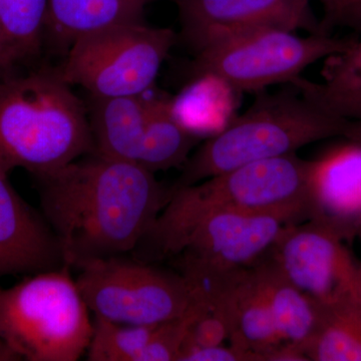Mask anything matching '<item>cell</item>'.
<instances>
[{"instance_id":"cell-1","label":"cell","mask_w":361,"mask_h":361,"mask_svg":"<svg viewBox=\"0 0 361 361\" xmlns=\"http://www.w3.org/2000/svg\"><path fill=\"white\" fill-rule=\"evenodd\" d=\"M35 180L42 216L71 269L132 253L170 196L147 169L94 152Z\"/></svg>"},{"instance_id":"cell-2","label":"cell","mask_w":361,"mask_h":361,"mask_svg":"<svg viewBox=\"0 0 361 361\" xmlns=\"http://www.w3.org/2000/svg\"><path fill=\"white\" fill-rule=\"evenodd\" d=\"M59 70L0 78V172L51 174L94 152L87 109Z\"/></svg>"},{"instance_id":"cell-3","label":"cell","mask_w":361,"mask_h":361,"mask_svg":"<svg viewBox=\"0 0 361 361\" xmlns=\"http://www.w3.org/2000/svg\"><path fill=\"white\" fill-rule=\"evenodd\" d=\"M331 137L361 141V123L325 110L300 94L264 96L190 156L170 191Z\"/></svg>"},{"instance_id":"cell-4","label":"cell","mask_w":361,"mask_h":361,"mask_svg":"<svg viewBox=\"0 0 361 361\" xmlns=\"http://www.w3.org/2000/svg\"><path fill=\"white\" fill-rule=\"evenodd\" d=\"M285 225L271 216L194 205L173 194L132 256L242 269L267 253Z\"/></svg>"},{"instance_id":"cell-5","label":"cell","mask_w":361,"mask_h":361,"mask_svg":"<svg viewBox=\"0 0 361 361\" xmlns=\"http://www.w3.org/2000/svg\"><path fill=\"white\" fill-rule=\"evenodd\" d=\"M71 270L65 265L0 287V336L21 360L75 361L87 353L94 322Z\"/></svg>"},{"instance_id":"cell-6","label":"cell","mask_w":361,"mask_h":361,"mask_svg":"<svg viewBox=\"0 0 361 361\" xmlns=\"http://www.w3.org/2000/svg\"><path fill=\"white\" fill-rule=\"evenodd\" d=\"M351 42L329 33L299 37L284 28H257L199 49L192 73L196 78H216L240 92H259L271 85L291 84L308 66L341 54Z\"/></svg>"},{"instance_id":"cell-7","label":"cell","mask_w":361,"mask_h":361,"mask_svg":"<svg viewBox=\"0 0 361 361\" xmlns=\"http://www.w3.org/2000/svg\"><path fill=\"white\" fill-rule=\"evenodd\" d=\"M175 42L170 28L118 25L77 40L59 71L92 97L139 96L155 84Z\"/></svg>"},{"instance_id":"cell-8","label":"cell","mask_w":361,"mask_h":361,"mask_svg":"<svg viewBox=\"0 0 361 361\" xmlns=\"http://www.w3.org/2000/svg\"><path fill=\"white\" fill-rule=\"evenodd\" d=\"M78 289L94 316L130 325L161 324L184 315L191 291L179 272L127 255L78 268Z\"/></svg>"},{"instance_id":"cell-9","label":"cell","mask_w":361,"mask_h":361,"mask_svg":"<svg viewBox=\"0 0 361 361\" xmlns=\"http://www.w3.org/2000/svg\"><path fill=\"white\" fill-rule=\"evenodd\" d=\"M313 161L296 153L251 161L198 184L171 191L205 208L271 216L284 224L312 217Z\"/></svg>"},{"instance_id":"cell-10","label":"cell","mask_w":361,"mask_h":361,"mask_svg":"<svg viewBox=\"0 0 361 361\" xmlns=\"http://www.w3.org/2000/svg\"><path fill=\"white\" fill-rule=\"evenodd\" d=\"M336 230L308 220L285 225L265 254L284 276L322 304L361 298L357 264Z\"/></svg>"},{"instance_id":"cell-11","label":"cell","mask_w":361,"mask_h":361,"mask_svg":"<svg viewBox=\"0 0 361 361\" xmlns=\"http://www.w3.org/2000/svg\"><path fill=\"white\" fill-rule=\"evenodd\" d=\"M183 35L198 51L217 40L263 27L322 32L311 0H174Z\"/></svg>"},{"instance_id":"cell-12","label":"cell","mask_w":361,"mask_h":361,"mask_svg":"<svg viewBox=\"0 0 361 361\" xmlns=\"http://www.w3.org/2000/svg\"><path fill=\"white\" fill-rule=\"evenodd\" d=\"M65 266L44 216L28 205L0 172V279Z\"/></svg>"},{"instance_id":"cell-13","label":"cell","mask_w":361,"mask_h":361,"mask_svg":"<svg viewBox=\"0 0 361 361\" xmlns=\"http://www.w3.org/2000/svg\"><path fill=\"white\" fill-rule=\"evenodd\" d=\"M312 199L310 220L345 240L356 237L361 227V141L350 140L313 161Z\"/></svg>"},{"instance_id":"cell-14","label":"cell","mask_w":361,"mask_h":361,"mask_svg":"<svg viewBox=\"0 0 361 361\" xmlns=\"http://www.w3.org/2000/svg\"><path fill=\"white\" fill-rule=\"evenodd\" d=\"M151 99L145 94L113 97H92L89 120L94 153L137 164Z\"/></svg>"},{"instance_id":"cell-15","label":"cell","mask_w":361,"mask_h":361,"mask_svg":"<svg viewBox=\"0 0 361 361\" xmlns=\"http://www.w3.org/2000/svg\"><path fill=\"white\" fill-rule=\"evenodd\" d=\"M155 0H49L45 33L61 47L115 26L144 23L145 8Z\"/></svg>"},{"instance_id":"cell-16","label":"cell","mask_w":361,"mask_h":361,"mask_svg":"<svg viewBox=\"0 0 361 361\" xmlns=\"http://www.w3.org/2000/svg\"><path fill=\"white\" fill-rule=\"evenodd\" d=\"M251 267L264 292L282 342L305 355L304 349L314 334L322 305L297 288L265 255Z\"/></svg>"},{"instance_id":"cell-17","label":"cell","mask_w":361,"mask_h":361,"mask_svg":"<svg viewBox=\"0 0 361 361\" xmlns=\"http://www.w3.org/2000/svg\"><path fill=\"white\" fill-rule=\"evenodd\" d=\"M230 344L257 353L263 361L283 344L269 304L252 267L246 268L228 298Z\"/></svg>"},{"instance_id":"cell-18","label":"cell","mask_w":361,"mask_h":361,"mask_svg":"<svg viewBox=\"0 0 361 361\" xmlns=\"http://www.w3.org/2000/svg\"><path fill=\"white\" fill-rule=\"evenodd\" d=\"M201 141L178 120L168 99H152L137 165L156 174L182 168Z\"/></svg>"},{"instance_id":"cell-19","label":"cell","mask_w":361,"mask_h":361,"mask_svg":"<svg viewBox=\"0 0 361 361\" xmlns=\"http://www.w3.org/2000/svg\"><path fill=\"white\" fill-rule=\"evenodd\" d=\"M319 320L304 353L311 361H361V298L320 303Z\"/></svg>"},{"instance_id":"cell-20","label":"cell","mask_w":361,"mask_h":361,"mask_svg":"<svg viewBox=\"0 0 361 361\" xmlns=\"http://www.w3.org/2000/svg\"><path fill=\"white\" fill-rule=\"evenodd\" d=\"M49 0H0V25L18 61L39 51Z\"/></svg>"},{"instance_id":"cell-21","label":"cell","mask_w":361,"mask_h":361,"mask_svg":"<svg viewBox=\"0 0 361 361\" xmlns=\"http://www.w3.org/2000/svg\"><path fill=\"white\" fill-rule=\"evenodd\" d=\"M89 361H137L159 325H130L94 316Z\"/></svg>"},{"instance_id":"cell-22","label":"cell","mask_w":361,"mask_h":361,"mask_svg":"<svg viewBox=\"0 0 361 361\" xmlns=\"http://www.w3.org/2000/svg\"><path fill=\"white\" fill-rule=\"evenodd\" d=\"M228 298L217 305L207 307L191 301L196 307L197 313L188 329L178 360L180 355L188 351L220 345L226 339H229L231 322L228 310Z\"/></svg>"},{"instance_id":"cell-23","label":"cell","mask_w":361,"mask_h":361,"mask_svg":"<svg viewBox=\"0 0 361 361\" xmlns=\"http://www.w3.org/2000/svg\"><path fill=\"white\" fill-rule=\"evenodd\" d=\"M291 85L299 94L342 118L361 123V89H342L323 82H310L302 77Z\"/></svg>"},{"instance_id":"cell-24","label":"cell","mask_w":361,"mask_h":361,"mask_svg":"<svg viewBox=\"0 0 361 361\" xmlns=\"http://www.w3.org/2000/svg\"><path fill=\"white\" fill-rule=\"evenodd\" d=\"M196 313V307L190 303L184 315L161 323L137 361H177Z\"/></svg>"},{"instance_id":"cell-25","label":"cell","mask_w":361,"mask_h":361,"mask_svg":"<svg viewBox=\"0 0 361 361\" xmlns=\"http://www.w3.org/2000/svg\"><path fill=\"white\" fill-rule=\"evenodd\" d=\"M325 84L342 89H361V40L329 58Z\"/></svg>"},{"instance_id":"cell-26","label":"cell","mask_w":361,"mask_h":361,"mask_svg":"<svg viewBox=\"0 0 361 361\" xmlns=\"http://www.w3.org/2000/svg\"><path fill=\"white\" fill-rule=\"evenodd\" d=\"M323 7L320 30L327 33L334 26L361 30V0H319Z\"/></svg>"},{"instance_id":"cell-27","label":"cell","mask_w":361,"mask_h":361,"mask_svg":"<svg viewBox=\"0 0 361 361\" xmlns=\"http://www.w3.org/2000/svg\"><path fill=\"white\" fill-rule=\"evenodd\" d=\"M178 361H263L257 353L243 350L233 346H211L188 351L180 356Z\"/></svg>"},{"instance_id":"cell-28","label":"cell","mask_w":361,"mask_h":361,"mask_svg":"<svg viewBox=\"0 0 361 361\" xmlns=\"http://www.w3.org/2000/svg\"><path fill=\"white\" fill-rule=\"evenodd\" d=\"M18 61H20L7 42L6 35L0 25V78L8 75V71Z\"/></svg>"},{"instance_id":"cell-29","label":"cell","mask_w":361,"mask_h":361,"mask_svg":"<svg viewBox=\"0 0 361 361\" xmlns=\"http://www.w3.org/2000/svg\"><path fill=\"white\" fill-rule=\"evenodd\" d=\"M20 356L7 345L6 341L0 336V361H20Z\"/></svg>"},{"instance_id":"cell-30","label":"cell","mask_w":361,"mask_h":361,"mask_svg":"<svg viewBox=\"0 0 361 361\" xmlns=\"http://www.w3.org/2000/svg\"><path fill=\"white\" fill-rule=\"evenodd\" d=\"M356 237H358V238H360L361 241V227L360 228V230H358L357 235H356ZM357 276L358 281H360L361 288V263H360V264H357Z\"/></svg>"}]
</instances>
